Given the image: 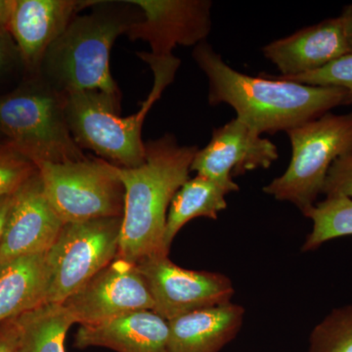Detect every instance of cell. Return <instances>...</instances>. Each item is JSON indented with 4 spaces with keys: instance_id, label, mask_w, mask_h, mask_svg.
Listing matches in <instances>:
<instances>
[{
    "instance_id": "ffe728a7",
    "label": "cell",
    "mask_w": 352,
    "mask_h": 352,
    "mask_svg": "<svg viewBox=\"0 0 352 352\" xmlns=\"http://www.w3.org/2000/svg\"><path fill=\"white\" fill-rule=\"evenodd\" d=\"M17 352H65V338L73 317L62 303H43L16 317Z\"/></svg>"
},
{
    "instance_id": "484cf974",
    "label": "cell",
    "mask_w": 352,
    "mask_h": 352,
    "mask_svg": "<svg viewBox=\"0 0 352 352\" xmlns=\"http://www.w3.org/2000/svg\"><path fill=\"white\" fill-rule=\"evenodd\" d=\"M19 329L15 318L0 324V352H17Z\"/></svg>"
},
{
    "instance_id": "5b68a950",
    "label": "cell",
    "mask_w": 352,
    "mask_h": 352,
    "mask_svg": "<svg viewBox=\"0 0 352 352\" xmlns=\"http://www.w3.org/2000/svg\"><path fill=\"white\" fill-rule=\"evenodd\" d=\"M0 134L36 166L87 159L69 131L64 94L45 82L0 98Z\"/></svg>"
},
{
    "instance_id": "f546056e",
    "label": "cell",
    "mask_w": 352,
    "mask_h": 352,
    "mask_svg": "<svg viewBox=\"0 0 352 352\" xmlns=\"http://www.w3.org/2000/svg\"><path fill=\"white\" fill-rule=\"evenodd\" d=\"M13 195L2 197L0 198V245H1L2 235H3L4 226L12 204Z\"/></svg>"
},
{
    "instance_id": "7a4b0ae2",
    "label": "cell",
    "mask_w": 352,
    "mask_h": 352,
    "mask_svg": "<svg viewBox=\"0 0 352 352\" xmlns=\"http://www.w3.org/2000/svg\"><path fill=\"white\" fill-rule=\"evenodd\" d=\"M145 162L136 168L117 166L124 187V210L119 256L133 264L168 256L164 230L170 201L189 179L199 148L178 144L166 134L145 143Z\"/></svg>"
},
{
    "instance_id": "4fadbf2b",
    "label": "cell",
    "mask_w": 352,
    "mask_h": 352,
    "mask_svg": "<svg viewBox=\"0 0 352 352\" xmlns=\"http://www.w3.org/2000/svg\"><path fill=\"white\" fill-rule=\"evenodd\" d=\"M64 224L51 206L36 170L13 194L0 245V265L22 256L46 254Z\"/></svg>"
},
{
    "instance_id": "3957f363",
    "label": "cell",
    "mask_w": 352,
    "mask_h": 352,
    "mask_svg": "<svg viewBox=\"0 0 352 352\" xmlns=\"http://www.w3.org/2000/svg\"><path fill=\"white\" fill-rule=\"evenodd\" d=\"M138 56L149 65L154 85L140 110L126 118L120 115V95L100 90L64 94L65 113L72 135L82 149L91 150L100 159L122 168H136L145 162L142 126L153 104L173 82L180 60L155 57L148 52Z\"/></svg>"
},
{
    "instance_id": "8fae6325",
    "label": "cell",
    "mask_w": 352,
    "mask_h": 352,
    "mask_svg": "<svg viewBox=\"0 0 352 352\" xmlns=\"http://www.w3.org/2000/svg\"><path fill=\"white\" fill-rule=\"evenodd\" d=\"M278 157L274 143L235 118L212 131L210 142L196 153L191 171L232 193L240 190L234 177L259 168L266 170Z\"/></svg>"
},
{
    "instance_id": "d4e9b609",
    "label": "cell",
    "mask_w": 352,
    "mask_h": 352,
    "mask_svg": "<svg viewBox=\"0 0 352 352\" xmlns=\"http://www.w3.org/2000/svg\"><path fill=\"white\" fill-rule=\"evenodd\" d=\"M321 194L326 197L344 196L352 200V153L333 162Z\"/></svg>"
},
{
    "instance_id": "8992f818",
    "label": "cell",
    "mask_w": 352,
    "mask_h": 352,
    "mask_svg": "<svg viewBox=\"0 0 352 352\" xmlns=\"http://www.w3.org/2000/svg\"><path fill=\"white\" fill-rule=\"evenodd\" d=\"M287 134L292 145L288 168L263 187V192L294 204L305 217L316 204L333 162L352 153V112L326 113Z\"/></svg>"
},
{
    "instance_id": "ac0fdd59",
    "label": "cell",
    "mask_w": 352,
    "mask_h": 352,
    "mask_svg": "<svg viewBox=\"0 0 352 352\" xmlns=\"http://www.w3.org/2000/svg\"><path fill=\"white\" fill-rule=\"evenodd\" d=\"M45 254H32L0 265V324L45 302Z\"/></svg>"
},
{
    "instance_id": "83f0119b",
    "label": "cell",
    "mask_w": 352,
    "mask_h": 352,
    "mask_svg": "<svg viewBox=\"0 0 352 352\" xmlns=\"http://www.w3.org/2000/svg\"><path fill=\"white\" fill-rule=\"evenodd\" d=\"M340 18L342 20V27H344V36H346L349 54H352V3L344 6Z\"/></svg>"
},
{
    "instance_id": "4dcf8cb0",
    "label": "cell",
    "mask_w": 352,
    "mask_h": 352,
    "mask_svg": "<svg viewBox=\"0 0 352 352\" xmlns=\"http://www.w3.org/2000/svg\"><path fill=\"white\" fill-rule=\"evenodd\" d=\"M6 144H7V142H1V141H0V147H1V146L6 145Z\"/></svg>"
},
{
    "instance_id": "5bb4252c",
    "label": "cell",
    "mask_w": 352,
    "mask_h": 352,
    "mask_svg": "<svg viewBox=\"0 0 352 352\" xmlns=\"http://www.w3.org/2000/svg\"><path fill=\"white\" fill-rule=\"evenodd\" d=\"M98 1L80 0H16L8 32L25 66L41 72L44 55L51 44L87 6Z\"/></svg>"
},
{
    "instance_id": "277c9868",
    "label": "cell",
    "mask_w": 352,
    "mask_h": 352,
    "mask_svg": "<svg viewBox=\"0 0 352 352\" xmlns=\"http://www.w3.org/2000/svg\"><path fill=\"white\" fill-rule=\"evenodd\" d=\"M76 16L46 51L41 72L45 82L62 94L100 90L120 95L110 71L111 50L136 19L113 9Z\"/></svg>"
},
{
    "instance_id": "52a82bcc",
    "label": "cell",
    "mask_w": 352,
    "mask_h": 352,
    "mask_svg": "<svg viewBox=\"0 0 352 352\" xmlns=\"http://www.w3.org/2000/svg\"><path fill=\"white\" fill-rule=\"evenodd\" d=\"M36 168L46 196L64 223L124 215V187L116 164L87 157Z\"/></svg>"
},
{
    "instance_id": "44dd1931",
    "label": "cell",
    "mask_w": 352,
    "mask_h": 352,
    "mask_svg": "<svg viewBox=\"0 0 352 352\" xmlns=\"http://www.w3.org/2000/svg\"><path fill=\"white\" fill-rule=\"evenodd\" d=\"M305 217L311 219L314 226L302 245L303 252L315 251L328 241L352 235V200L347 197H326L315 204Z\"/></svg>"
},
{
    "instance_id": "9a60e30c",
    "label": "cell",
    "mask_w": 352,
    "mask_h": 352,
    "mask_svg": "<svg viewBox=\"0 0 352 352\" xmlns=\"http://www.w3.org/2000/svg\"><path fill=\"white\" fill-rule=\"evenodd\" d=\"M266 59L276 65L281 75L295 76L311 73L349 54L340 17L303 28L263 48Z\"/></svg>"
},
{
    "instance_id": "2e32d148",
    "label": "cell",
    "mask_w": 352,
    "mask_h": 352,
    "mask_svg": "<svg viewBox=\"0 0 352 352\" xmlns=\"http://www.w3.org/2000/svg\"><path fill=\"white\" fill-rule=\"evenodd\" d=\"M75 346L108 347L118 352H171L168 321L141 310L94 325H80Z\"/></svg>"
},
{
    "instance_id": "f1b7e54d",
    "label": "cell",
    "mask_w": 352,
    "mask_h": 352,
    "mask_svg": "<svg viewBox=\"0 0 352 352\" xmlns=\"http://www.w3.org/2000/svg\"><path fill=\"white\" fill-rule=\"evenodd\" d=\"M16 0H0V30L8 31Z\"/></svg>"
},
{
    "instance_id": "7402d4cb",
    "label": "cell",
    "mask_w": 352,
    "mask_h": 352,
    "mask_svg": "<svg viewBox=\"0 0 352 352\" xmlns=\"http://www.w3.org/2000/svg\"><path fill=\"white\" fill-rule=\"evenodd\" d=\"M309 352H352V305L333 309L314 329Z\"/></svg>"
},
{
    "instance_id": "ba28073f",
    "label": "cell",
    "mask_w": 352,
    "mask_h": 352,
    "mask_svg": "<svg viewBox=\"0 0 352 352\" xmlns=\"http://www.w3.org/2000/svg\"><path fill=\"white\" fill-rule=\"evenodd\" d=\"M122 217L65 223L45 254V302L63 303L119 256Z\"/></svg>"
},
{
    "instance_id": "d6986e66",
    "label": "cell",
    "mask_w": 352,
    "mask_h": 352,
    "mask_svg": "<svg viewBox=\"0 0 352 352\" xmlns=\"http://www.w3.org/2000/svg\"><path fill=\"white\" fill-rule=\"evenodd\" d=\"M228 191L205 176L189 178L170 201L164 230V247L170 252L175 236L185 224L198 217L217 219L226 210Z\"/></svg>"
},
{
    "instance_id": "9c48e42d",
    "label": "cell",
    "mask_w": 352,
    "mask_h": 352,
    "mask_svg": "<svg viewBox=\"0 0 352 352\" xmlns=\"http://www.w3.org/2000/svg\"><path fill=\"white\" fill-rule=\"evenodd\" d=\"M154 302V311L166 321L230 302L232 282L221 273L180 267L168 256H154L138 264Z\"/></svg>"
},
{
    "instance_id": "30bf717a",
    "label": "cell",
    "mask_w": 352,
    "mask_h": 352,
    "mask_svg": "<svg viewBox=\"0 0 352 352\" xmlns=\"http://www.w3.org/2000/svg\"><path fill=\"white\" fill-rule=\"evenodd\" d=\"M62 305L75 323L94 325L141 310L154 302L136 264L117 258Z\"/></svg>"
},
{
    "instance_id": "e0dca14e",
    "label": "cell",
    "mask_w": 352,
    "mask_h": 352,
    "mask_svg": "<svg viewBox=\"0 0 352 352\" xmlns=\"http://www.w3.org/2000/svg\"><path fill=\"white\" fill-rule=\"evenodd\" d=\"M245 309L232 302L168 321L171 352H219L239 333Z\"/></svg>"
},
{
    "instance_id": "603a6c76",
    "label": "cell",
    "mask_w": 352,
    "mask_h": 352,
    "mask_svg": "<svg viewBox=\"0 0 352 352\" xmlns=\"http://www.w3.org/2000/svg\"><path fill=\"white\" fill-rule=\"evenodd\" d=\"M278 80L311 85V87H336L346 91V106L352 105V54L336 60L317 71L295 76H284L266 74Z\"/></svg>"
},
{
    "instance_id": "6da1fadb",
    "label": "cell",
    "mask_w": 352,
    "mask_h": 352,
    "mask_svg": "<svg viewBox=\"0 0 352 352\" xmlns=\"http://www.w3.org/2000/svg\"><path fill=\"white\" fill-rule=\"evenodd\" d=\"M193 58L208 80L210 106L227 104L259 134L289 131L346 106V91L278 80L266 74L252 76L228 66L207 41L196 45Z\"/></svg>"
},
{
    "instance_id": "7c38bea8",
    "label": "cell",
    "mask_w": 352,
    "mask_h": 352,
    "mask_svg": "<svg viewBox=\"0 0 352 352\" xmlns=\"http://www.w3.org/2000/svg\"><path fill=\"white\" fill-rule=\"evenodd\" d=\"M143 11L140 20L129 27L131 41H147L155 57L173 55L176 45H198L206 41L212 30L208 0H131L126 1Z\"/></svg>"
},
{
    "instance_id": "4316f807",
    "label": "cell",
    "mask_w": 352,
    "mask_h": 352,
    "mask_svg": "<svg viewBox=\"0 0 352 352\" xmlns=\"http://www.w3.org/2000/svg\"><path fill=\"white\" fill-rule=\"evenodd\" d=\"M13 44L8 31L0 30V69L6 67L13 55Z\"/></svg>"
},
{
    "instance_id": "cb8c5ba5",
    "label": "cell",
    "mask_w": 352,
    "mask_h": 352,
    "mask_svg": "<svg viewBox=\"0 0 352 352\" xmlns=\"http://www.w3.org/2000/svg\"><path fill=\"white\" fill-rule=\"evenodd\" d=\"M38 170L36 164L7 144L0 147V198L13 195Z\"/></svg>"
}]
</instances>
